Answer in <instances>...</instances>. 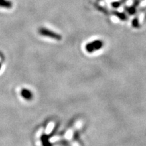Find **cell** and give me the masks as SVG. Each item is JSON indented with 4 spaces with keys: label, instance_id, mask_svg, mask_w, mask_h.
Here are the masks:
<instances>
[{
    "label": "cell",
    "instance_id": "1",
    "mask_svg": "<svg viewBox=\"0 0 146 146\" xmlns=\"http://www.w3.org/2000/svg\"><path fill=\"white\" fill-rule=\"evenodd\" d=\"M39 33L42 35L45 36H50V37H52L53 39H60V36H59V35H58L57 34L54 33L50 31L47 30V29H40L39 30Z\"/></svg>",
    "mask_w": 146,
    "mask_h": 146
},
{
    "label": "cell",
    "instance_id": "2",
    "mask_svg": "<svg viewBox=\"0 0 146 146\" xmlns=\"http://www.w3.org/2000/svg\"><path fill=\"white\" fill-rule=\"evenodd\" d=\"M21 95L24 99L28 100V101L31 100L33 99V93L29 90V89H22L21 91Z\"/></svg>",
    "mask_w": 146,
    "mask_h": 146
},
{
    "label": "cell",
    "instance_id": "3",
    "mask_svg": "<svg viewBox=\"0 0 146 146\" xmlns=\"http://www.w3.org/2000/svg\"><path fill=\"white\" fill-rule=\"evenodd\" d=\"M102 47V43L101 42L97 41L94 42L93 43H90L86 47V50L88 51L89 52H92L95 50H99L100 47Z\"/></svg>",
    "mask_w": 146,
    "mask_h": 146
},
{
    "label": "cell",
    "instance_id": "4",
    "mask_svg": "<svg viewBox=\"0 0 146 146\" xmlns=\"http://www.w3.org/2000/svg\"><path fill=\"white\" fill-rule=\"evenodd\" d=\"M0 6L3 8H10L12 7V3L8 0H0Z\"/></svg>",
    "mask_w": 146,
    "mask_h": 146
},
{
    "label": "cell",
    "instance_id": "5",
    "mask_svg": "<svg viewBox=\"0 0 146 146\" xmlns=\"http://www.w3.org/2000/svg\"><path fill=\"white\" fill-rule=\"evenodd\" d=\"M41 142L42 144H43V146H52V144L49 141V138L45 135L42 136Z\"/></svg>",
    "mask_w": 146,
    "mask_h": 146
},
{
    "label": "cell",
    "instance_id": "6",
    "mask_svg": "<svg viewBox=\"0 0 146 146\" xmlns=\"http://www.w3.org/2000/svg\"><path fill=\"white\" fill-rule=\"evenodd\" d=\"M1 64H0V69H1Z\"/></svg>",
    "mask_w": 146,
    "mask_h": 146
}]
</instances>
